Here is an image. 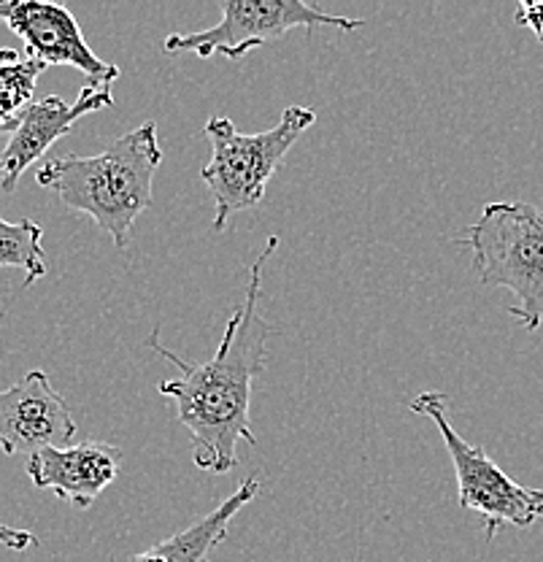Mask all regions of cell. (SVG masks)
I'll return each instance as SVG.
<instances>
[{"mask_svg":"<svg viewBox=\"0 0 543 562\" xmlns=\"http://www.w3.org/2000/svg\"><path fill=\"white\" fill-rule=\"evenodd\" d=\"M279 236L268 238L265 249L252 262L247 301L225 325L217 355L206 362H186L168 351L151 333V347L179 368L177 379L157 384V392L177 403V417L190 430L192 462L208 473H230L238 465V443L257 447L249 422L252 384L265 368L271 325L260 316L262 268L276 251Z\"/></svg>","mask_w":543,"mask_h":562,"instance_id":"obj_1","label":"cell"},{"mask_svg":"<svg viewBox=\"0 0 543 562\" xmlns=\"http://www.w3.org/2000/svg\"><path fill=\"white\" fill-rule=\"evenodd\" d=\"M162 162L155 122H144L109 144L101 155L52 157L36 171L71 211L92 216L116 249H125L138 216L149 209L151 184Z\"/></svg>","mask_w":543,"mask_h":562,"instance_id":"obj_2","label":"cell"},{"mask_svg":"<svg viewBox=\"0 0 543 562\" xmlns=\"http://www.w3.org/2000/svg\"><path fill=\"white\" fill-rule=\"evenodd\" d=\"M460 244L468 246L484 286L517 297L508 316L535 333L543 325V209L524 201L487 203Z\"/></svg>","mask_w":543,"mask_h":562,"instance_id":"obj_3","label":"cell"},{"mask_svg":"<svg viewBox=\"0 0 543 562\" xmlns=\"http://www.w3.org/2000/svg\"><path fill=\"white\" fill-rule=\"evenodd\" d=\"M314 122L317 111L308 105H290L279 125L262 133L236 131L227 116L206 122L203 136L212 144V160L203 166L201 179L214 198V231H225L236 211L254 209L265 198L268 181Z\"/></svg>","mask_w":543,"mask_h":562,"instance_id":"obj_4","label":"cell"},{"mask_svg":"<svg viewBox=\"0 0 543 562\" xmlns=\"http://www.w3.org/2000/svg\"><path fill=\"white\" fill-rule=\"evenodd\" d=\"M446 406L449 397L438 390L419 392L411 401L414 414L435 422L452 457L460 508L476 512L484 519L487 541H493L504 525L530 527L543 519V490L522 487L511 476H506V471H500L482 447H473L454 430L446 417Z\"/></svg>","mask_w":543,"mask_h":562,"instance_id":"obj_5","label":"cell"},{"mask_svg":"<svg viewBox=\"0 0 543 562\" xmlns=\"http://www.w3.org/2000/svg\"><path fill=\"white\" fill-rule=\"evenodd\" d=\"M222 20L208 31L173 33L166 38V52H195L197 57L222 55L227 60H241L244 55L279 41L295 27H338V31H358L365 20L327 14L317 3L303 0H222Z\"/></svg>","mask_w":543,"mask_h":562,"instance_id":"obj_6","label":"cell"},{"mask_svg":"<svg viewBox=\"0 0 543 562\" xmlns=\"http://www.w3.org/2000/svg\"><path fill=\"white\" fill-rule=\"evenodd\" d=\"M0 22L25 41L27 57L49 66H71L92 85L111 87L120 68L101 60L81 35L79 22L66 5L44 0H0Z\"/></svg>","mask_w":543,"mask_h":562,"instance_id":"obj_7","label":"cell"},{"mask_svg":"<svg viewBox=\"0 0 543 562\" xmlns=\"http://www.w3.org/2000/svg\"><path fill=\"white\" fill-rule=\"evenodd\" d=\"M76 419L66 397L44 371H31L0 390V449L3 454H38L44 449L71 447Z\"/></svg>","mask_w":543,"mask_h":562,"instance_id":"obj_8","label":"cell"},{"mask_svg":"<svg viewBox=\"0 0 543 562\" xmlns=\"http://www.w3.org/2000/svg\"><path fill=\"white\" fill-rule=\"evenodd\" d=\"M111 105H114L111 87L92 85V81H87V87L73 103H66L60 95H49L44 101L27 105L20 114L16 131L11 133L3 155H0V192L14 195L22 173L33 162H38L57 140L68 136L81 116L111 109Z\"/></svg>","mask_w":543,"mask_h":562,"instance_id":"obj_9","label":"cell"},{"mask_svg":"<svg viewBox=\"0 0 543 562\" xmlns=\"http://www.w3.org/2000/svg\"><path fill=\"white\" fill-rule=\"evenodd\" d=\"M122 449L106 441H81L44 449L27 460V476L38 490H52L73 508H90L120 476Z\"/></svg>","mask_w":543,"mask_h":562,"instance_id":"obj_10","label":"cell"},{"mask_svg":"<svg viewBox=\"0 0 543 562\" xmlns=\"http://www.w3.org/2000/svg\"><path fill=\"white\" fill-rule=\"evenodd\" d=\"M260 484V476H249L241 487L233 492V495H227L206 517L195 519L190 527L179 530L177 536L157 541L155 547L133 554L127 562H208V554L225 541L233 517L254 501Z\"/></svg>","mask_w":543,"mask_h":562,"instance_id":"obj_11","label":"cell"},{"mask_svg":"<svg viewBox=\"0 0 543 562\" xmlns=\"http://www.w3.org/2000/svg\"><path fill=\"white\" fill-rule=\"evenodd\" d=\"M0 268H20L25 286L46 277L44 231L31 220H0Z\"/></svg>","mask_w":543,"mask_h":562,"instance_id":"obj_12","label":"cell"},{"mask_svg":"<svg viewBox=\"0 0 543 562\" xmlns=\"http://www.w3.org/2000/svg\"><path fill=\"white\" fill-rule=\"evenodd\" d=\"M44 70V63L33 60V57L16 63H0V116L20 120L22 111L33 103V90H36V81Z\"/></svg>","mask_w":543,"mask_h":562,"instance_id":"obj_13","label":"cell"},{"mask_svg":"<svg viewBox=\"0 0 543 562\" xmlns=\"http://www.w3.org/2000/svg\"><path fill=\"white\" fill-rule=\"evenodd\" d=\"M0 547L14 549V552H25V549L38 547V538L31 530H20V527L0 525Z\"/></svg>","mask_w":543,"mask_h":562,"instance_id":"obj_14","label":"cell"},{"mask_svg":"<svg viewBox=\"0 0 543 562\" xmlns=\"http://www.w3.org/2000/svg\"><path fill=\"white\" fill-rule=\"evenodd\" d=\"M517 25L530 27L535 33V38L543 44V3H535V0H528L517 9Z\"/></svg>","mask_w":543,"mask_h":562,"instance_id":"obj_15","label":"cell"},{"mask_svg":"<svg viewBox=\"0 0 543 562\" xmlns=\"http://www.w3.org/2000/svg\"><path fill=\"white\" fill-rule=\"evenodd\" d=\"M16 60H22L20 52H16V49H5V46H0V63H16Z\"/></svg>","mask_w":543,"mask_h":562,"instance_id":"obj_16","label":"cell"},{"mask_svg":"<svg viewBox=\"0 0 543 562\" xmlns=\"http://www.w3.org/2000/svg\"><path fill=\"white\" fill-rule=\"evenodd\" d=\"M16 122L20 120H5V116H0V136H3V133H14Z\"/></svg>","mask_w":543,"mask_h":562,"instance_id":"obj_17","label":"cell"}]
</instances>
